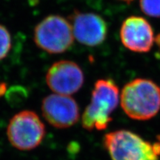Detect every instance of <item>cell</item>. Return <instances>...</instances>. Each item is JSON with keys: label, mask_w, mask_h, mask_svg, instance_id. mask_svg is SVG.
Wrapping results in <instances>:
<instances>
[{"label": "cell", "mask_w": 160, "mask_h": 160, "mask_svg": "<svg viewBox=\"0 0 160 160\" xmlns=\"http://www.w3.org/2000/svg\"><path fill=\"white\" fill-rule=\"evenodd\" d=\"M119 90L112 79H99L91 93V102L82 115V127L87 131H102L112 121L111 114L119 105Z\"/></svg>", "instance_id": "2"}, {"label": "cell", "mask_w": 160, "mask_h": 160, "mask_svg": "<svg viewBox=\"0 0 160 160\" xmlns=\"http://www.w3.org/2000/svg\"><path fill=\"white\" fill-rule=\"evenodd\" d=\"M140 8L150 17L160 18V0H140Z\"/></svg>", "instance_id": "11"}, {"label": "cell", "mask_w": 160, "mask_h": 160, "mask_svg": "<svg viewBox=\"0 0 160 160\" xmlns=\"http://www.w3.org/2000/svg\"><path fill=\"white\" fill-rule=\"evenodd\" d=\"M6 93V85L4 83L0 84V97Z\"/></svg>", "instance_id": "12"}, {"label": "cell", "mask_w": 160, "mask_h": 160, "mask_svg": "<svg viewBox=\"0 0 160 160\" xmlns=\"http://www.w3.org/2000/svg\"><path fill=\"white\" fill-rule=\"evenodd\" d=\"M45 135V127L35 112L22 111L13 116L7 128V136L13 147L31 151L38 147Z\"/></svg>", "instance_id": "5"}, {"label": "cell", "mask_w": 160, "mask_h": 160, "mask_svg": "<svg viewBox=\"0 0 160 160\" xmlns=\"http://www.w3.org/2000/svg\"><path fill=\"white\" fill-rule=\"evenodd\" d=\"M12 39L7 28L0 25V60L7 57L11 48Z\"/></svg>", "instance_id": "10"}, {"label": "cell", "mask_w": 160, "mask_h": 160, "mask_svg": "<svg viewBox=\"0 0 160 160\" xmlns=\"http://www.w3.org/2000/svg\"><path fill=\"white\" fill-rule=\"evenodd\" d=\"M33 41L38 48L50 54L68 51L74 42L69 20L59 15H50L35 27Z\"/></svg>", "instance_id": "4"}, {"label": "cell", "mask_w": 160, "mask_h": 160, "mask_svg": "<svg viewBox=\"0 0 160 160\" xmlns=\"http://www.w3.org/2000/svg\"><path fill=\"white\" fill-rule=\"evenodd\" d=\"M154 145L156 146V148H157L158 153L160 156V135L157 137V142L154 143Z\"/></svg>", "instance_id": "13"}, {"label": "cell", "mask_w": 160, "mask_h": 160, "mask_svg": "<svg viewBox=\"0 0 160 160\" xmlns=\"http://www.w3.org/2000/svg\"><path fill=\"white\" fill-rule=\"evenodd\" d=\"M69 22L74 39L84 45L95 47L107 37V23L97 13L74 11L69 17Z\"/></svg>", "instance_id": "8"}, {"label": "cell", "mask_w": 160, "mask_h": 160, "mask_svg": "<svg viewBox=\"0 0 160 160\" xmlns=\"http://www.w3.org/2000/svg\"><path fill=\"white\" fill-rule=\"evenodd\" d=\"M154 42L157 44V45L159 46V47H160V34L158 35L157 37H155Z\"/></svg>", "instance_id": "14"}, {"label": "cell", "mask_w": 160, "mask_h": 160, "mask_svg": "<svg viewBox=\"0 0 160 160\" xmlns=\"http://www.w3.org/2000/svg\"><path fill=\"white\" fill-rule=\"evenodd\" d=\"M119 34L125 48L136 53H148L154 43L155 37L151 24L141 17H128L122 22Z\"/></svg>", "instance_id": "9"}, {"label": "cell", "mask_w": 160, "mask_h": 160, "mask_svg": "<svg viewBox=\"0 0 160 160\" xmlns=\"http://www.w3.org/2000/svg\"><path fill=\"white\" fill-rule=\"evenodd\" d=\"M42 112L46 121L57 128H68L79 119V108L71 96L51 94L45 97Z\"/></svg>", "instance_id": "7"}, {"label": "cell", "mask_w": 160, "mask_h": 160, "mask_svg": "<svg viewBox=\"0 0 160 160\" xmlns=\"http://www.w3.org/2000/svg\"><path fill=\"white\" fill-rule=\"evenodd\" d=\"M46 83L55 93L66 96L74 94L82 88L85 76L80 66L71 60H60L49 68Z\"/></svg>", "instance_id": "6"}, {"label": "cell", "mask_w": 160, "mask_h": 160, "mask_svg": "<svg viewBox=\"0 0 160 160\" xmlns=\"http://www.w3.org/2000/svg\"><path fill=\"white\" fill-rule=\"evenodd\" d=\"M103 144L112 160H159L154 144L127 130L106 133Z\"/></svg>", "instance_id": "3"}, {"label": "cell", "mask_w": 160, "mask_h": 160, "mask_svg": "<svg viewBox=\"0 0 160 160\" xmlns=\"http://www.w3.org/2000/svg\"><path fill=\"white\" fill-rule=\"evenodd\" d=\"M121 1L125 2H133V0H121Z\"/></svg>", "instance_id": "15"}, {"label": "cell", "mask_w": 160, "mask_h": 160, "mask_svg": "<svg viewBox=\"0 0 160 160\" xmlns=\"http://www.w3.org/2000/svg\"><path fill=\"white\" fill-rule=\"evenodd\" d=\"M122 108L130 118L148 120L160 110V88L148 79L138 78L124 86L120 95Z\"/></svg>", "instance_id": "1"}]
</instances>
